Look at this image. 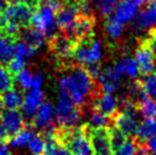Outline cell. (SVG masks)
<instances>
[{
    "mask_svg": "<svg viewBox=\"0 0 156 155\" xmlns=\"http://www.w3.org/2000/svg\"><path fill=\"white\" fill-rule=\"evenodd\" d=\"M15 43V39L4 35L0 31V65L9 64V62L14 58Z\"/></svg>",
    "mask_w": 156,
    "mask_h": 155,
    "instance_id": "cell-18",
    "label": "cell"
},
{
    "mask_svg": "<svg viewBox=\"0 0 156 155\" xmlns=\"http://www.w3.org/2000/svg\"><path fill=\"white\" fill-rule=\"evenodd\" d=\"M144 41L146 43V45L148 46L150 51L152 52L153 56L156 58V28H153V29L151 30L150 36Z\"/></svg>",
    "mask_w": 156,
    "mask_h": 155,
    "instance_id": "cell-35",
    "label": "cell"
},
{
    "mask_svg": "<svg viewBox=\"0 0 156 155\" xmlns=\"http://www.w3.org/2000/svg\"><path fill=\"white\" fill-rule=\"evenodd\" d=\"M29 150L33 155H43L44 152L46 151L47 148V143H46V139L41 133H36V134L32 135L31 139L29 141Z\"/></svg>",
    "mask_w": 156,
    "mask_h": 155,
    "instance_id": "cell-24",
    "label": "cell"
},
{
    "mask_svg": "<svg viewBox=\"0 0 156 155\" xmlns=\"http://www.w3.org/2000/svg\"><path fill=\"white\" fill-rule=\"evenodd\" d=\"M111 122L112 118L105 116L97 111H94L89 117V123L86 125L89 130H99V129H105Z\"/></svg>",
    "mask_w": 156,
    "mask_h": 155,
    "instance_id": "cell-23",
    "label": "cell"
},
{
    "mask_svg": "<svg viewBox=\"0 0 156 155\" xmlns=\"http://www.w3.org/2000/svg\"><path fill=\"white\" fill-rule=\"evenodd\" d=\"M137 6L131 1V0H122L117 4L115 10V18L121 23H126L131 21L135 17Z\"/></svg>",
    "mask_w": 156,
    "mask_h": 155,
    "instance_id": "cell-15",
    "label": "cell"
},
{
    "mask_svg": "<svg viewBox=\"0 0 156 155\" xmlns=\"http://www.w3.org/2000/svg\"><path fill=\"white\" fill-rule=\"evenodd\" d=\"M144 93L150 99L156 101V72L144 76L141 81H139Z\"/></svg>",
    "mask_w": 156,
    "mask_h": 155,
    "instance_id": "cell-22",
    "label": "cell"
},
{
    "mask_svg": "<svg viewBox=\"0 0 156 155\" xmlns=\"http://www.w3.org/2000/svg\"><path fill=\"white\" fill-rule=\"evenodd\" d=\"M36 49H34L31 46H29L28 44H26L23 41H17L15 43V54L14 56H19L21 58H31L32 55H34Z\"/></svg>",
    "mask_w": 156,
    "mask_h": 155,
    "instance_id": "cell-29",
    "label": "cell"
},
{
    "mask_svg": "<svg viewBox=\"0 0 156 155\" xmlns=\"http://www.w3.org/2000/svg\"><path fill=\"white\" fill-rule=\"evenodd\" d=\"M137 110L144 118H156V101L144 93L137 103Z\"/></svg>",
    "mask_w": 156,
    "mask_h": 155,
    "instance_id": "cell-21",
    "label": "cell"
},
{
    "mask_svg": "<svg viewBox=\"0 0 156 155\" xmlns=\"http://www.w3.org/2000/svg\"><path fill=\"white\" fill-rule=\"evenodd\" d=\"M101 53L100 41L93 35H89L76 41L72 58L81 64V66H89L98 64L101 58Z\"/></svg>",
    "mask_w": 156,
    "mask_h": 155,
    "instance_id": "cell-2",
    "label": "cell"
},
{
    "mask_svg": "<svg viewBox=\"0 0 156 155\" xmlns=\"http://www.w3.org/2000/svg\"><path fill=\"white\" fill-rule=\"evenodd\" d=\"M86 70L93 80H97V79H99V76H100V73H101V69H100V66H99L98 64L89 65V66L86 68Z\"/></svg>",
    "mask_w": 156,
    "mask_h": 155,
    "instance_id": "cell-36",
    "label": "cell"
},
{
    "mask_svg": "<svg viewBox=\"0 0 156 155\" xmlns=\"http://www.w3.org/2000/svg\"><path fill=\"white\" fill-rule=\"evenodd\" d=\"M23 99H25V97H23V91L18 90L15 87L9 89L1 96L3 106L8 108L9 111H17L19 107H21L23 103Z\"/></svg>",
    "mask_w": 156,
    "mask_h": 155,
    "instance_id": "cell-16",
    "label": "cell"
},
{
    "mask_svg": "<svg viewBox=\"0 0 156 155\" xmlns=\"http://www.w3.org/2000/svg\"><path fill=\"white\" fill-rule=\"evenodd\" d=\"M150 153H151V149L149 148L148 143H137L135 155H150Z\"/></svg>",
    "mask_w": 156,
    "mask_h": 155,
    "instance_id": "cell-37",
    "label": "cell"
},
{
    "mask_svg": "<svg viewBox=\"0 0 156 155\" xmlns=\"http://www.w3.org/2000/svg\"><path fill=\"white\" fill-rule=\"evenodd\" d=\"M44 98H45V95L41 89H33L26 95L23 103L21 105V111H23V118L25 120L29 121V124L31 123L36 111L43 104Z\"/></svg>",
    "mask_w": 156,
    "mask_h": 155,
    "instance_id": "cell-10",
    "label": "cell"
},
{
    "mask_svg": "<svg viewBox=\"0 0 156 155\" xmlns=\"http://www.w3.org/2000/svg\"><path fill=\"white\" fill-rule=\"evenodd\" d=\"M123 23H121L120 21H118L115 17H109L108 20L105 23V31H106L107 35L113 39H117L120 37L123 32Z\"/></svg>",
    "mask_w": 156,
    "mask_h": 155,
    "instance_id": "cell-26",
    "label": "cell"
},
{
    "mask_svg": "<svg viewBox=\"0 0 156 155\" xmlns=\"http://www.w3.org/2000/svg\"><path fill=\"white\" fill-rule=\"evenodd\" d=\"M94 111L105 116L113 118L118 112V102L116 98L111 93H101L99 91L94 98Z\"/></svg>",
    "mask_w": 156,
    "mask_h": 155,
    "instance_id": "cell-12",
    "label": "cell"
},
{
    "mask_svg": "<svg viewBox=\"0 0 156 155\" xmlns=\"http://www.w3.org/2000/svg\"><path fill=\"white\" fill-rule=\"evenodd\" d=\"M80 15L81 14L80 10H79L78 1H74V0L64 1L61 9L56 12V25L64 33H66L73 26V23H76V20Z\"/></svg>",
    "mask_w": 156,
    "mask_h": 155,
    "instance_id": "cell-8",
    "label": "cell"
},
{
    "mask_svg": "<svg viewBox=\"0 0 156 155\" xmlns=\"http://www.w3.org/2000/svg\"><path fill=\"white\" fill-rule=\"evenodd\" d=\"M123 111L117 112L116 115L112 118V122L116 129L121 131L126 136L135 133L138 126V112L137 107L133 105V103H129L122 106Z\"/></svg>",
    "mask_w": 156,
    "mask_h": 155,
    "instance_id": "cell-5",
    "label": "cell"
},
{
    "mask_svg": "<svg viewBox=\"0 0 156 155\" xmlns=\"http://www.w3.org/2000/svg\"><path fill=\"white\" fill-rule=\"evenodd\" d=\"M41 84H43V75H41V72L35 73L32 79L31 88L32 89H41Z\"/></svg>",
    "mask_w": 156,
    "mask_h": 155,
    "instance_id": "cell-38",
    "label": "cell"
},
{
    "mask_svg": "<svg viewBox=\"0 0 156 155\" xmlns=\"http://www.w3.org/2000/svg\"><path fill=\"white\" fill-rule=\"evenodd\" d=\"M43 155H73L65 146L58 143L56 139L47 143V148Z\"/></svg>",
    "mask_w": 156,
    "mask_h": 155,
    "instance_id": "cell-28",
    "label": "cell"
},
{
    "mask_svg": "<svg viewBox=\"0 0 156 155\" xmlns=\"http://www.w3.org/2000/svg\"><path fill=\"white\" fill-rule=\"evenodd\" d=\"M25 65H26V62L23 58H19V56H14V58L9 62L6 68H8V70L10 71L11 75L16 79L17 75H18L21 70L25 69Z\"/></svg>",
    "mask_w": 156,
    "mask_h": 155,
    "instance_id": "cell-31",
    "label": "cell"
},
{
    "mask_svg": "<svg viewBox=\"0 0 156 155\" xmlns=\"http://www.w3.org/2000/svg\"><path fill=\"white\" fill-rule=\"evenodd\" d=\"M136 6H141L144 3V0H131Z\"/></svg>",
    "mask_w": 156,
    "mask_h": 155,
    "instance_id": "cell-43",
    "label": "cell"
},
{
    "mask_svg": "<svg viewBox=\"0 0 156 155\" xmlns=\"http://www.w3.org/2000/svg\"><path fill=\"white\" fill-rule=\"evenodd\" d=\"M30 27H33L41 31L48 39L55 35V12L47 1L41 0V3L38 4L36 11L33 13L31 17Z\"/></svg>",
    "mask_w": 156,
    "mask_h": 155,
    "instance_id": "cell-3",
    "label": "cell"
},
{
    "mask_svg": "<svg viewBox=\"0 0 156 155\" xmlns=\"http://www.w3.org/2000/svg\"><path fill=\"white\" fill-rule=\"evenodd\" d=\"M136 148H137V143L133 139L127 138V140L114 153L115 155H135Z\"/></svg>",
    "mask_w": 156,
    "mask_h": 155,
    "instance_id": "cell-33",
    "label": "cell"
},
{
    "mask_svg": "<svg viewBox=\"0 0 156 155\" xmlns=\"http://www.w3.org/2000/svg\"><path fill=\"white\" fill-rule=\"evenodd\" d=\"M153 153H154V155H156V149L153 150Z\"/></svg>",
    "mask_w": 156,
    "mask_h": 155,
    "instance_id": "cell-47",
    "label": "cell"
},
{
    "mask_svg": "<svg viewBox=\"0 0 156 155\" xmlns=\"http://www.w3.org/2000/svg\"><path fill=\"white\" fill-rule=\"evenodd\" d=\"M3 103H2V100H1V97H0V120H1V117H2V114H3Z\"/></svg>",
    "mask_w": 156,
    "mask_h": 155,
    "instance_id": "cell-44",
    "label": "cell"
},
{
    "mask_svg": "<svg viewBox=\"0 0 156 155\" xmlns=\"http://www.w3.org/2000/svg\"><path fill=\"white\" fill-rule=\"evenodd\" d=\"M135 60L138 64L139 71L142 75H151L155 71V61L152 52L148 48L144 41L140 44L135 52Z\"/></svg>",
    "mask_w": 156,
    "mask_h": 155,
    "instance_id": "cell-13",
    "label": "cell"
},
{
    "mask_svg": "<svg viewBox=\"0 0 156 155\" xmlns=\"http://www.w3.org/2000/svg\"><path fill=\"white\" fill-rule=\"evenodd\" d=\"M122 61H123L124 65V73H126L131 78H137L138 73H139V68H138V64L135 58H122Z\"/></svg>",
    "mask_w": 156,
    "mask_h": 155,
    "instance_id": "cell-32",
    "label": "cell"
},
{
    "mask_svg": "<svg viewBox=\"0 0 156 155\" xmlns=\"http://www.w3.org/2000/svg\"><path fill=\"white\" fill-rule=\"evenodd\" d=\"M10 1L9 0H0V16H1L2 13L5 11V9L8 8Z\"/></svg>",
    "mask_w": 156,
    "mask_h": 155,
    "instance_id": "cell-41",
    "label": "cell"
},
{
    "mask_svg": "<svg viewBox=\"0 0 156 155\" xmlns=\"http://www.w3.org/2000/svg\"><path fill=\"white\" fill-rule=\"evenodd\" d=\"M88 135L93 149V155H113L108 129H99V130L88 129Z\"/></svg>",
    "mask_w": 156,
    "mask_h": 155,
    "instance_id": "cell-9",
    "label": "cell"
},
{
    "mask_svg": "<svg viewBox=\"0 0 156 155\" xmlns=\"http://www.w3.org/2000/svg\"><path fill=\"white\" fill-rule=\"evenodd\" d=\"M124 75L123 61H119L114 66L106 68L104 71H101L99 76V84L104 93H111L118 88L122 76Z\"/></svg>",
    "mask_w": 156,
    "mask_h": 155,
    "instance_id": "cell-6",
    "label": "cell"
},
{
    "mask_svg": "<svg viewBox=\"0 0 156 155\" xmlns=\"http://www.w3.org/2000/svg\"><path fill=\"white\" fill-rule=\"evenodd\" d=\"M15 78L10 73L5 65H0V95L14 87Z\"/></svg>",
    "mask_w": 156,
    "mask_h": 155,
    "instance_id": "cell-25",
    "label": "cell"
},
{
    "mask_svg": "<svg viewBox=\"0 0 156 155\" xmlns=\"http://www.w3.org/2000/svg\"><path fill=\"white\" fill-rule=\"evenodd\" d=\"M108 134H109V141H111L112 150L113 153L118 150L122 145L127 140V136L125 134L119 131L116 128H109L108 129Z\"/></svg>",
    "mask_w": 156,
    "mask_h": 155,
    "instance_id": "cell-27",
    "label": "cell"
},
{
    "mask_svg": "<svg viewBox=\"0 0 156 155\" xmlns=\"http://www.w3.org/2000/svg\"><path fill=\"white\" fill-rule=\"evenodd\" d=\"M144 2L149 4H152V3H156V0H144Z\"/></svg>",
    "mask_w": 156,
    "mask_h": 155,
    "instance_id": "cell-45",
    "label": "cell"
},
{
    "mask_svg": "<svg viewBox=\"0 0 156 155\" xmlns=\"http://www.w3.org/2000/svg\"><path fill=\"white\" fill-rule=\"evenodd\" d=\"M9 139H10V136L8 135L3 126L0 124V140H9Z\"/></svg>",
    "mask_w": 156,
    "mask_h": 155,
    "instance_id": "cell-40",
    "label": "cell"
},
{
    "mask_svg": "<svg viewBox=\"0 0 156 155\" xmlns=\"http://www.w3.org/2000/svg\"><path fill=\"white\" fill-rule=\"evenodd\" d=\"M53 1H61V2H64V0H53Z\"/></svg>",
    "mask_w": 156,
    "mask_h": 155,
    "instance_id": "cell-46",
    "label": "cell"
},
{
    "mask_svg": "<svg viewBox=\"0 0 156 155\" xmlns=\"http://www.w3.org/2000/svg\"><path fill=\"white\" fill-rule=\"evenodd\" d=\"M23 39L26 44L31 46L34 49H38L44 45V41H45V35L38 31L37 29L33 27L23 28V31L20 32V36L19 39Z\"/></svg>",
    "mask_w": 156,
    "mask_h": 155,
    "instance_id": "cell-19",
    "label": "cell"
},
{
    "mask_svg": "<svg viewBox=\"0 0 156 155\" xmlns=\"http://www.w3.org/2000/svg\"><path fill=\"white\" fill-rule=\"evenodd\" d=\"M2 126L6 131L8 135L10 137L16 135L21 130L26 129L28 126V123L26 122L25 118L18 111H6L2 114L1 117Z\"/></svg>",
    "mask_w": 156,
    "mask_h": 155,
    "instance_id": "cell-11",
    "label": "cell"
},
{
    "mask_svg": "<svg viewBox=\"0 0 156 155\" xmlns=\"http://www.w3.org/2000/svg\"><path fill=\"white\" fill-rule=\"evenodd\" d=\"M32 79L33 75L31 73V71L29 69H23L17 75V77L15 80L18 81L19 85L23 87V89H30L31 88V84H32Z\"/></svg>",
    "mask_w": 156,
    "mask_h": 155,
    "instance_id": "cell-34",
    "label": "cell"
},
{
    "mask_svg": "<svg viewBox=\"0 0 156 155\" xmlns=\"http://www.w3.org/2000/svg\"><path fill=\"white\" fill-rule=\"evenodd\" d=\"M136 139L144 143L156 136V118H146L135 131Z\"/></svg>",
    "mask_w": 156,
    "mask_h": 155,
    "instance_id": "cell-17",
    "label": "cell"
},
{
    "mask_svg": "<svg viewBox=\"0 0 156 155\" xmlns=\"http://www.w3.org/2000/svg\"><path fill=\"white\" fill-rule=\"evenodd\" d=\"M53 113V105L50 102H43V104L36 111L30 124H31L32 128L44 130L52 123Z\"/></svg>",
    "mask_w": 156,
    "mask_h": 155,
    "instance_id": "cell-14",
    "label": "cell"
},
{
    "mask_svg": "<svg viewBox=\"0 0 156 155\" xmlns=\"http://www.w3.org/2000/svg\"><path fill=\"white\" fill-rule=\"evenodd\" d=\"M81 117V107L74 105L69 98L60 96V99L54 110V118L58 128H74L79 123Z\"/></svg>",
    "mask_w": 156,
    "mask_h": 155,
    "instance_id": "cell-4",
    "label": "cell"
},
{
    "mask_svg": "<svg viewBox=\"0 0 156 155\" xmlns=\"http://www.w3.org/2000/svg\"><path fill=\"white\" fill-rule=\"evenodd\" d=\"M48 45L52 54L56 58L65 62L73 55L76 41L66 36L65 34H55L48 39Z\"/></svg>",
    "mask_w": 156,
    "mask_h": 155,
    "instance_id": "cell-7",
    "label": "cell"
},
{
    "mask_svg": "<svg viewBox=\"0 0 156 155\" xmlns=\"http://www.w3.org/2000/svg\"><path fill=\"white\" fill-rule=\"evenodd\" d=\"M32 126L31 124L28 123V126L23 130H21L20 132H18L16 135L10 137L9 139V145L13 148H23L27 147L29 145V141L32 137Z\"/></svg>",
    "mask_w": 156,
    "mask_h": 155,
    "instance_id": "cell-20",
    "label": "cell"
},
{
    "mask_svg": "<svg viewBox=\"0 0 156 155\" xmlns=\"http://www.w3.org/2000/svg\"><path fill=\"white\" fill-rule=\"evenodd\" d=\"M0 155H12L9 148V140H0Z\"/></svg>",
    "mask_w": 156,
    "mask_h": 155,
    "instance_id": "cell-39",
    "label": "cell"
},
{
    "mask_svg": "<svg viewBox=\"0 0 156 155\" xmlns=\"http://www.w3.org/2000/svg\"><path fill=\"white\" fill-rule=\"evenodd\" d=\"M148 146H149V148L152 150V151L156 149V136L153 137V138H151V139H149V140H148Z\"/></svg>",
    "mask_w": 156,
    "mask_h": 155,
    "instance_id": "cell-42",
    "label": "cell"
},
{
    "mask_svg": "<svg viewBox=\"0 0 156 155\" xmlns=\"http://www.w3.org/2000/svg\"><path fill=\"white\" fill-rule=\"evenodd\" d=\"M118 0H97V5L100 14L104 17H109L117 8Z\"/></svg>",
    "mask_w": 156,
    "mask_h": 155,
    "instance_id": "cell-30",
    "label": "cell"
},
{
    "mask_svg": "<svg viewBox=\"0 0 156 155\" xmlns=\"http://www.w3.org/2000/svg\"><path fill=\"white\" fill-rule=\"evenodd\" d=\"M60 96L67 97L74 105L81 106L88 98L94 99L97 95L94 80L83 66H71L58 81Z\"/></svg>",
    "mask_w": 156,
    "mask_h": 155,
    "instance_id": "cell-1",
    "label": "cell"
}]
</instances>
